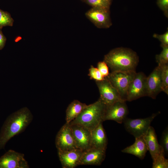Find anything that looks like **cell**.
<instances>
[{
	"label": "cell",
	"instance_id": "19",
	"mask_svg": "<svg viewBox=\"0 0 168 168\" xmlns=\"http://www.w3.org/2000/svg\"><path fill=\"white\" fill-rule=\"evenodd\" d=\"M87 105L77 100H74L72 101L68 105L66 110V123H69L75 119Z\"/></svg>",
	"mask_w": 168,
	"mask_h": 168
},
{
	"label": "cell",
	"instance_id": "11",
	"mask_svg": "<svg viewBox=\"0 0 168 168\" xmlns=\"http://www.w3.org/2000/svg\"><path fill=\"white\" fill-rule=\"evenodd\" d=\"M85 15L98 28H108L112 25L110 10L92 7L86 12Z\"/></svg>",
	"mask_w": 168,
	"mask_h": 168
},
{
	"label": "cell",
	"instance_id": "18",
	"mask_svg": "<svg viewBox=\"0 0 168 168\" xmlns=\"http://www.w3.org/2000/svg\"><path fill=\"white\" fill-rule=\"evenodd\" d=\"M134 142L122 150V152L131 154L143 159L148 151L147 147L143 137L135 138Z\"/></svg>",
	"mask_w": 168,
	"mask_h": 168
},
{
	"label": "cell",
	"instance_id": "4",
	"mask_svg": "<svg viewBox=\"0 0 168 168\" xmlns=\"http://www.w3.org/2000/svg\"><path fill=\"white\" fill-rule=\"evenodd\" d=\"M136 73L133 71H114L105 78L118 91L122 100L126 101L128 87Z\"/></svg>",
	"mask_w": 168,
	"mask_h": 168
},
{
	"label": "cell",
	"instance_id": "25",
	"mask_svg": "<svg viewBox=\"0 0 168 168\" xmlns=\"http://www.w3.org/2000/svg\"><path fill=\"white\" fill-rule=\"evenodd\" d=\"M88 75L90 79L94 80L95 81H102L105 79L98 69L92 65L91 66L89 69Z\"/></svg>",
	"mask_w": 168,
	"mask_h": 168
},
{
	"label": "cell",
	"instance_id": "26",
	"mask_svg": "<svg viewBox=\"0 0 168 168\" xmlns=\"http://www.w3.org/2000/svg\"><path fill=\"white\" fill-rule=\"evenodd\" d=\"M160 145L163 148L165 154L167 155L168 154V128L167 127L162 133Z\"/></svg>",
	"mask_w": 168,
	"mask_h": 168
},
{
	"label": "cell",
	"instance_id": "1",
	"mask_svg": "<svg viewBox=\"0 0 168 168\" xmlns=\"http://www.w3.org/2000/svg\"><path fill=\"white\" fill-rule=\"evenodd\" d=\"M33 116L26 107L10 115L5 121L0 131V150L4 149L12 137L23 132L31 123Z\"/></svg>",
	"mask_w": 168,
	"mask_h": 168
},
{
	"label": "cell",
	"instance_id": "30",
	"mask_svg": "<svg viewBox=\"0 0 168 168\" xmlns=\"http://www.w3.org/2000/svg\"><path fill=\"white\" fill-rule=\"evenodd\" d=\"M0 27V50L2 49L4 47L6 41V38L3 34L2 29Z\"/></svg>",
	"mask_w": 168,
	"mask_h": 168
},
{
	"label": "cell",
	"instance_id": "7",
	"mask_svg": "<svg viewBox=\"0 0 168 168\" xmlns=\"http://www.w3.org/2000/svg\"><path fill=\"white\" fill-rule=\"evenodd\" d=\"M55 145L58 151H65L77 148L71 126L66 123L57 133Z\"/></svg>",
	"mask_w": 168,
	"mask_h": 168
},
{
	"label": "cell",
	"instance_id": "14",
	"mask_svg": "<svg viewBox=\"0 0 168 168\" xmlns=\"http://www.w3.org/2000/svg\"><path fill=\"white\" fill-rule=\"evenodd\" d=\"M106 150L91 148L83 151L79 165H100L105 157Z\"/></svg>",
	"mask_w": 168,
	"mask_h": 168
},
{
	"label": "cell",
	"instance_id": "6",
	"mask_svg": "<svg viewBox=\"0 0 168 168\" xmlns=\"http://www.w3.org/2000/svg\"><path fill=\"white\" fill-rule=\"evenodd\" d=\"M147 77L142 72L136 73L128 87L126 101H131L147 96Z\"/></svg>",
	"mask_w": 168,
	"mask_h": 168
},
{
	"label": "cell",
	"instance_id": "15",
	"mask_svg": "<svg viewBox=\"0 0 168 168\" xmlns=\"http://www.w3.org/2000/svg\"><path fill=\"white\" fill-rule=\"evenodd\" d=\"M59 160L63 168H74L79 163L83 151L76 148L65 151H58Z\"/></svg>",
	"mask_w": 168,
	"mask_h": 168
},
{
	"label": "cell",
	"instance_id": "8",
	"mask_svg": "<svg viewBox=\"0 0 168 168\" xmlns=\"http://www.w3.org/2000/svg\"><path fill=\"white\" fill-rule=\"evenodd\" d=\"M96 82L100 93V98L106 106L118 101H125L122 100L119 92L106 78Z\"/></svg>",
	"mask_w": 168,
	"mask_h": 168
},
{
	"label": "cell",
	"instance_id": "5",
	"mask_svg": "<svg viewBox=\"0 0 168 168\" xmlns=\"http://www.w3.org/2000/svg\"><path fill=\"white\" fill-rule=\"evenodd\" d=\"M160 112L145 118L125 119L123 123L126 130L135 138L144 136L150 127L151 124Z\"/></svg>",
	"mask_w": 168,
	"mask_h": 168
},
{
	"label": "cell",
	"instance_id": "16",
	"mask_svg": "<svg viewBox=\"0 0 168 168\" xmlns=\"http://www.w3.org/2000/svg\"><path fill=\"white\" fill-rule=\"evenodd\" d=\"M143 137L152 160L159 154H165L163 148L158 143L155 130L152 127L150 126Z\"/></svg>",
	"mask_w": 168,
	"mask_h": 168
},
{
	"label": "cell",
	"instance_id": "31",
	"mask_svg": "<svg viewBox=\"0 0 168 168\" xmlns=\"http://www.w3.org/2000/svg\"><path fill=\"white\" fill-rule=\"evenodd\" d=\"M105 0L107 1L108 3H109L110 4H111L112 0Z\"/></svg>",
	"mask_w": 168,
	"mask_h": 168
},
{
	"label": "cell",
	"instance_id": "28",
	"mask_svg": "<svg viewBox=\"0 0 168 168\" xmlns=\"http://www.w3.org/2000/svg\"><path fill=\"white\" fill-rule=\"evenodd\" d=\"M153 37L158 39L161 42V46H168V30L163 34L159 35L154 34Z\"/></svg>",
	"mask_w": 168,
	"mask_h": 168
},
{
	"label": "cell",
	"instance_id": "9",
	"mask_svg": "<svg viewBox=\"0 0 168 168\" xmlns=\"http://www.w3.org/2000/svg\"><path fill=\"white\" fill-rule=\"evenodd\" d=\"M125 102L118 101L106 106L103 121L111 120L119 124L123 123L128 113V108Z\"/></svg>",
	"mask_w": 168,
	"mask_h": 168
},
{
	"label": "cell",
	"instance_id": "21",
	"mask_svg": "<svg viewBox=\"0 0 168 168\" xmlns=\"http://www.w3.org/2000/svg\"><path fill=\"white\" fill-rule=\"evenodd\" d=\"M14 21L9 13L0 9V27L12 26Z\"/></svg>",
	"mask_w": 168,
	"mask_h": 168
},
{
	"label": "cell",
	"instance_id": "20",
	"mask_svg": "<svg viewBox=\"0 0 168 168\" xmlns=\"http://www.w3.org/2000/svg\"><path fill=\"white\" fill-rule=\"evenodd\" d=\"M161 68V91L168 94V64L158 65Z\"/></svg>",
	"mask_w": 168,
	"mask_h": 168
},
{
	"label": "cell",
	"instance_id": "23",
	"mask_svg": "<svg viewBox=\"0 0 168 168\" xmlns=\"http://www.w3.org/2000/svg\"><path fill=\"white\" fill-rule=\"evenodd\" d=\"M83 2L92 7L110 10V4L105 0H84Z\"/></svg>",
	"mask_w": 168,
	"mask_h": 168
},
{
	"label": "cell",
	"instance_id": "17",
	"mask_svg": "<svg viewBox=\"0 0 168 168\" xmlns=\"http://www.w3.org/2000/svg\"><path fill=\"white\" fill-rule=\"evenodd\" d=\"M107 138L102 122L91 131V148L106 150Z\"/></svg>",
	"mask_w": 168,
	"mask_h": 168
},
{
	"label": "cell",
	"instance_id": "29",
	"mask_svg": "<svg viewBox=\"0 0 168 168\" xmlns=\"http://www.w3.org/2000/svg\"><path fill=\"white\" fill-rule=\"evenodd\" d=\"M157 4L159 7L164 12L165 15L167 16L168 0H157Z\"/></svg>",
	"mask_w": 168,
	"mask_h": 168
},
{
	"label": "cell",
	"instance_id": "27",
	"mask_svg": "<svg viewBox=\"0 0 168 168\" xmlns=\"http://www.w3.org/2000/svg\"><path fill=\"white\" fill-rule=\"evenodd\" d=\"M103 76L105 78L109 74L108 67L106 63L104 61H100L97 64V68Z\"/></svg>",
	"mask_w": 168,
	"mask_h": 168
},
{
	"label": "cell",
	"instance_id": "10",
	"mask_svg": "<svg viewBox=\"0 0 168 168\" xmlns=\"http://www.w3.org/2000/svg\"><path fill=\"white\" fill-rule=\"evenodd\" d=\"M24 155L10 150L0 157V168H28Z\"/></svg>",
	"mask_w": 168,
	"mask_h": 168
},
{
	"label": "cell",
	"instance_id": "12",
	"mask_svg": "<svg viewBox=\"0 0 168 168\" xmlns=\"http://www.w3.org/2000/svg\"><path fill=\"white\" fill-rule=\"evenodd\" d=\"M70 125L77 148L83 151L91 148V131L79 124Z\"/></svg>",
	"mask_w": 168,
	"mask_h": 168
},
{
	"label": "cell",
	"instance_id": "32",
	"mask_svg": "<svg viewBox=\"0 0 168 168\" xmlns=\"http://www.w3.org/2000/svg\"><path fill=\"white\" fill-rule=\"evenodd\" d=\"M81 0L83 2L84 0Z\"/></svg>",
	"mask_w": 168,
	"mask_h": 168
},
{
	"label": "cell",
	"instance_id": "2",
	"mask_svg": "<svg viewBox=\"0 0 168 168\" xmlns=\"http://www.w3.org/2000/svg\"><path fill=\"white\" fill-rule=\"evenodd\" d=\"M104 61L111 72L135 71L139 60L134 51L128 48L120 47L110 51L105 55Z\"/></svg>",
	"mask_w": 168,
	"mask_h": 168
},
{
	"label": "cell",
	"instance_id": "3",
	"mask_svg": "<svg viewBox=\"0 0 168 168\" xmlns=\"http://www.w3.org/2000/svg\"><path fill=\"white\" fill-rule=\"evenodd\" d=\"M106 107L99 98L94 103L88 105L77 117L69 124H79L91 131L104 121Z\"/></svg>",
	"mask_w": 168,
	"mask_h": 168
},
{
	"label": "cell",
	"instance_id": "22",
	"mask_svg": "<svg viewBox=\"0 0 168 168\" xmlns=\"http://www.w3.org/2000/svg\"><path fill=\"white\" fill-rule=\"evenodd\" d=\"M165 155L164 153L160 154L153 160L152 168H168V160L165 158Z\"/></svg>",
	"mask_w": 168,
	"mask_h": 168
},
{
	"label": "cell",
	"instance_id": "13",
	"mask_svg": "<svg viewBox=\"0 0 168 168\" xmlns=\"http://www.w3.org/2000/svg\"><path fill=\"white\" fill-rule=\"evenodd\" d=\"M161 68L158 66L147 77V96L155 99L161 91Z\"/></svg>",
	"mask_w": 168,
	"mask_h": 168
},
{
	"label": "cell",
	"instance_id": "24",
	"mask_svg": "<svg viewBox=\"0 0 168 168\" xmlns=\"http://www.w3.org/2000/svg\"><path fill=\"white\" fill-rule=\"evenodd\" d=\"M161 53L156 55V58L158 65L168 64V46H162Z\"/></svg>",
	"mask_w": 168,
	"mask_h": 168
}]
</instances>
